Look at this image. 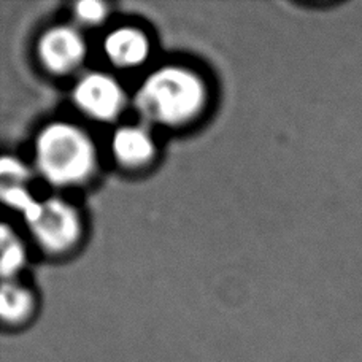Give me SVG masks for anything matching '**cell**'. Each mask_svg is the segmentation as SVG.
I'll return each instance as SVG.
<instances>
[{
	"mask_svg": "<svg viewBox=\"0 0 362 362\" xmlns=\"http://www.w3.org/2000/svg\"><path fill=\"white\" fill-rule=\"evenodd\" d=\"M209 102L205 80L185 66H164L141 81L134 107L141 119L160 127H183L196 121Z\"/></svg>",
	"mask_w": 362,
	"mask_h": 362,
	"instance_id": "1",
	"label": "cell"
},
{
	"mask_svg": "<svg viewBox=\"0 0 362 362\" xmlns=\"http://www.w3.org/2000/svg\"><path fill=\"white\" fill-rule=\"evenodd\" d=\"M35 165L51 186H80L97 169L95 145L80 126L64 121L51 122L35 139Z\"/></svg>",
	"mask_w": 362,
	"mask_h": 362,
	"instance_id": "2",
	"label": "cell"
},
{
	"mask_svg": "<svg viewBox=\"0 0 362 362\" xmlns=\"http://www.w3.org/2000/svg\"><path fill=\"white\" fill-rule=\"evenodd\" d=\"M25 223L35 243L51 256L70 253L83 232L78 210L59 197L42 200L40 209Z\"/></svg>",
	"mask_w": 362,
	"mask_h": 362,
	"instance_id": "3",
	"label": "cell"
},
{
	"mask_svg": "<svg viewBox=\"0 0 362 362\" xmlns=\"http://www.w3.org/2000/svg\"><path fill=\"white\" fill-rule=\"evenodd\" d=\"M72 100L74 105L88 118L110 122L122 113L127 97L118 80L112 75L89 72L75 83Z\"/></svg>",
	"mask_w": 362,
	"mask_h": 362,
	"instance_id": "4",
	"label": "cell"
},
{
	"mask_svg": "<svg viewBox=\"0 0 362 362\" xmlns=\"http://www.w3.org/2000/svg\"><path fill=\"white\" fill-rule=\"evenodd\" d=\"M88 47L81 32L74 25L59 24L47 29L38 38L37 54L42 66L53 75L75 72L86 59Z\"/></svg>",
	"mask_w": 362,
	"mask_h": 362,
	"instance_id": "5",
	"label": "cell"
},
{
	"mask_svg": "<svg viewBox=\"0 0 362 362\" xmlns=\"http://www.w3.org/2000/svg\"><path fill=\"white\" fill-rule=\"evenodd\" d=\"M103 53L115 67L135 69L148 61L151 42L141 29L121 25L107 34L103 40Z\"/></svg>",
	"mask_w": 362,
	"mask_h": 362,
	"instance_id": "6",
	"label": "cell"
},
{
	"mask_svg": "<svg viewBox=\"0 0 362 362\" xmlns=\"http://www.w3.org/2000/svg\"><path fill=\"white\" fill-rule=\"evenodd\" d=\"M112 153L116 163L126 169H141L156 156V144L146 126L127 124L113 134Z\"/></svg>",
	"mask_w": 362,
	"mask_h": 362,
	"instance_id": "7",
	"label": "cell"
},
{
	"mask_svg": "<svg viewBox=\"0 0 362 362\" xmlns=\"http://www.w3.org/2000/svg\"><path fill=\"white\" fill-rule=\"evenodd\" d=\"M35 300L28 288H24L15 280L2 283L0 291V315L5 322H21L28 320L32 310H34Z\"/></svg>",
	"mask_w": 362,
	"mask_h": 362,
	"instance_id": "8",
	"label": "cell"
},
{
	"mask_svg": "<svg viewBox=\"0 0 362 362\" xmlns=\"http://www.w3.org/2000/svg\"><path fill=\"white\" fill-rule=\"evenodd\" d=\"M0 247H2L0 267H2L4 281L15 280V276L25 264V250L21 238L6 224H4L2 229H0Z\"/></svg>",
	"mask_w": 362,
	"mask_h": 362,
	"instance_id": "9",
	"label": "cell"
},
{
	"mask_svg": "<svg viewBox=\"0 0 362 362\" xmlns=\"http://www.w3.org/2000/svg\"><path fill=\"white\" fill-rule=\"evenodd\" d=\"M0 196H2L5 205L21 213L25 221H29L35 215L42 204V200H37L32 196L25 185L2 183V186H0Z\"/></svg>",
	"mask_w": 362,
	"mask_h": 362,
	"instance_id": "10",
	"label": "cell"
},
{
	"mask_svg": "<svg viewBox=\"0 0 362 362\" xmlns=\"http://www.w3.org/2000/svg\"><path fill=\"white\" fill-rule=\"evenodd\" d=\"M74 15L76 21L85 25H97L105 21L108 15L107 4L99 2V0H81L75 4Z\"/></svg>",
	"mask_w": 362,
	"mask_h": 362,
	"instance_id": "11",
	"label": "cell"
},
{
	"mask_svg": "<svg viewBox=\"0 0 362 362\" xmlns=\"http://www.w3.org/2000/svg\"><path fill=\"white\" fill-rule=\"evenodd\" d=\"M0 175H2V183H16L25 185L29 180L30 172L28 165L13 156H4L0 163Z\"/></svg>",
	"mask_w": 362,
	"mask_h": 362,
	"instance_id": "12",
	"label": "cell"
}]
</instances>
